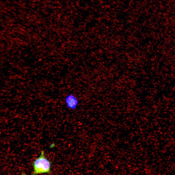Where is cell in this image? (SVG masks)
Returning <instances> with one entry per match:
<instances>
[{
  "label": "cell",
  "instance_id": "obj_2",
  "mask_svg": "<svg viewBox=\"0 0 175 175\" xmlns=\"http://www.w3.org/2000/svg\"><path fill=\"white\" fill-rule=\"evenodd\" d=\"M64 102L66 107L71 110L76 109L79 101L78 97L74 94L70 93L67 95L64 98Z\"/></svg>",
  "mask_w": 175,
  "mask_h": 175
},
{
  "label": "cell",
  "instance_id": "obj_1",
  "mask_svg": "<svg viewBox=\"0 0 175 175\" xmlns=\"http://www.w3.org/2000/svg\"><path fill=\"white\" fill-rule=\"evenodd\" d=\"M51 163L52 162L46 158L44 150H42L39 156L31 164L33 171L30 175H36L43 174H50L51 172ZM22 175H27L23 173Z\"/></svg>",
  "mask_w": 175,
  "mask_h": 175
}]
</instances>
